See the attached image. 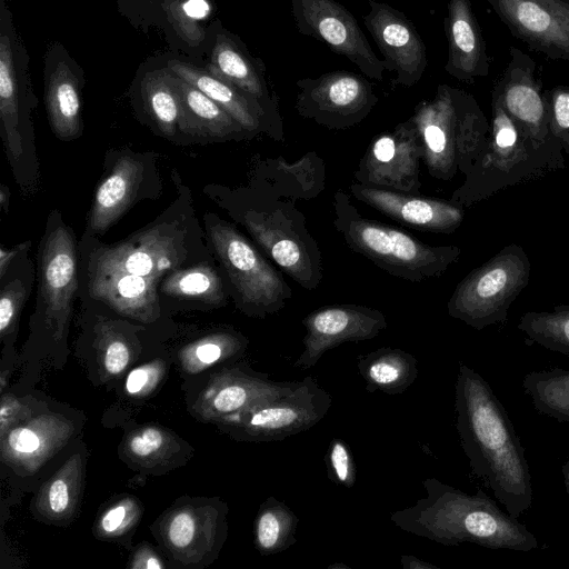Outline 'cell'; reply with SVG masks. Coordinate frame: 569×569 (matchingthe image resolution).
<instances>
[{"label":"cell","instance_id":"cell-49","mask_svg":"<svg viewBox=\"0 0 569 569\" xmlns=\"http://www.w3.org/2000/svg\"><path fill=\"white\" fill-rule=\"evenodd\" d=\"M9 197H10L9 189L4 184H1V187H0V207H1L2 211L8 210Z\"/></svg>","mask_w":569,"mask_h":569},{"label":"cell","instance_id":"cell-42","mask_svg":"<svg viewBox=\"0 0 569 569\" xmlns=\"http://www.w3.org/2000/svg\"><path fill=\"white\" fill-rule=\"evenodd\" d=\"M328 478L345 488H352L356 482V467L348 445L335 438L330 441L326 456Z\"/></svg>","mask_w":569,"mask_h":569},{"label":"cell","instance_id":"cell-12","mask_svg":"<svg viewBox=\"0 0 569 569\" xmlns=\"http://www.w3.org/2000/svg\"><path fill=\"white\" fill-rule=\"evenodd\" d=\"M226 530L224 506L186 503L163 515L157 537L174 561L197 567L216 557Z\"/></svg>","mask_w":569,"mask_h":569},{"label":"cell","instance_id":"cell-32","mask_svg":"<svg viewBox=\"0 0 569 569\" xmlns=\"http://www.w3.org/2000/svg\"><path fill=\"white\" fill-rule=\"evenodd\" d=\"M140 76L139 93L148 114L164 136L173 137L181 116L176 76L166 63Z\"/></svg>","mask_w":569,"mask_h":569},{"label":"cell","instance_id":"cell-36","mask_svg":"<svg viewBox=\"0 0 569 569\" xmlns=\"http://www.w3.org/2000/svg\"><path fill=\"white\" fill-rule=\"evenodd\" d=\"M247 339L233 331H219L184 346L178 355L181 369L199 373L207 368L243 353Z\"/></svg>","mask_w":569,"mask_h":569},{"label":"cell","instance_id":"cell-52","mask_svg":"<svg viewBox=\"0 0 569 569\" xmlns=\"http://www.w3.org/2000/svg\"><path fill=\"white\" fill-rule=\"evenodd\" d=\"M149 1H151V0H149ZM159 1H164V0H158V2H159ZM181 1H184V0H181Z\"/></svg>","mask_w":569,"mask_h":569},{"label":"cell","instance_id":"cell-2","mask_svg":"<svg viewBox=\"0 0 569 569\" xmlns=\"http://www.w3.org/2000/svg\"><path fill=\"white\" fill-rule=\"evenodd\" d=\"M427 496L397 510L390 520L403 531L445 546L471 542L489 549L529 552L535 535L482 490L468 495L436 478L422 482Z\"/></svg>","mask_w":569,"mask_h":569},{"label":"cell","instance_id":"cell-27","mask_svg":"<svg viewBox=\"0 0 569 569\" xmlns=\"http://www.w3.org/2000/svg\"><path fill=\"white\" fill-rule=\"evenodd\" d=\"M159 279L94 269L90 277V292L120 315L149 323L159 316L156 289Z\"/></svg>","mask_w":569,"mask_h":569},{"label":"cell","instance_id":"cell-7","mask_svg":"<svg viewBox=\"0 0 569 569\" xmlns=\"http://www.w3.org/2000/svg\"><path fill=\"white\" fill-rule=\"evenodd\" d=\"M30 80L27 47L6 0H0V131L17 180L33 142L30 116L37 98Z\"/></svg>","mask_w":569,"mask_h":569},{"label":"cell","instance_id":"cell-24","mask_svg":"<svg viewBox=\"0 0 569 569\" xmlns=\"http://www.w3.org/2000/svg\"><path fill=\"white\" fill-rule=\"evenodd\" d=\"M445 31L448 41L445 71L467 83L487 77L490 61L470 0L448 1Z\"/></svg>","mask_w":569,"mask_h":569},{"label":"cell","instance_id":"cell-51","mask_svg":"<svg viewBox=\"0 0 569 569\" xmlns=\"http://www.w3.org/2000/svg\"><path fill=\"white\" fill-rule=\"evenodd\" d=\"M332 568L333 569H342V568L349 569V567L347 565L342 563V562H338V563H333V565L328 566V569H332Z\"/></svg>","mask_w":569,"mask_h":569},{"label":"cell","instance_id":"cell-30","mask_svg":"<svg viewBox=\"0 0 569 569\" xmlns=\"http://www.w3.org/2000/svg\"><path fill=\"white\" fill-rule=\"evenodd\" d=\"M176 83L181 102V131L211 138H229L246 131L231 114L194 86L177 76Z\"/></svg>","mask_w":569,"mask_h":569},{"label":"cell","instance_id":"cell-18","mask_svg":"<svg viewBox=\"0 0 569 569\" xmlns=\"http://www.w3.org/2000/svg\"><path fill=\"white\" fill-rule=\"evenodd\" d=\"M77 286L73 236L61 224L50 229L40 251V293L57 340L66 335Z\"/></svg>","mask_w":569,"mask_h":569},{"label":"cell","instance_id":"cell-14","mask_svg":"<svg viewBox=\"0 0 569 569\" xmlns=\"http://www.w3.org/2000/svg\"><path fill=\"white\" fill-rule=\"evenodd\" d=\"M515 37L552 60H569V0H487Z\"/></svg>","mask_w":569,"mask_h":569},{"label":"cell","instance_id":"cell-20","mask_svg":"<svg viewBox=\"0 0 569 569\" xmlns=\"http://www.w3.org/2000/svg\"><path fill=\"white\" fill-rule=\"evenodd\" d=\"M74 426L56 412L32 416L0 437L1 460L16 473L37 472L70 440Z\"/></svg>","mask_w":569,"mask_h":569},{"label":"cell","instance_id":"cell-46","mask_svg":"<svg viewBox=\"0 0 569 569\" xmlns=\"http://www.w3.org/2000/svg\"><path fill=\"white\" fill-rule=\"evenodd\" d=\"M128 567L131 569H163L166 565L151 546L141 543L132 552Z\"/></svg>","mask_w":569,"mask_h":569},{"label":"cell","instance_id":"cell-28","mask_svg":"<svg viewBox=\"0 0 569 569\" xmlns=\"http://www.w3.org/2000/svg\"><path fill=\"white\" fill-rule=\"evenodd\" d=\"M86 458L78 452L69 457L34 497V515L53 525L69 523L78 510L84 485Z\"/></svg>","mask_w":569,"mask_h":569},{"label":"cell","instance_id":"cell-5","mask_svg":"<svg viewBox=\"0 0 569 569\" xmlns=\"http://www.w3.org/2000/svg\"><path fill=\"white\" fill-rule=\"evenodd\" d=\"M335 226L348 246L387 272L409 280L439 277L460 256L457 246H428L406 232L366 219L341 192L335 196Z\"/></svg>","mask_w":569,"mask_h":569},{"label":"cell","instance_id":"cell-48","mask_svg":"<svg viewBox=\"0 0 569 569\" xmlns=\"http://www.w3.org/2000/svg\"><path fill=\"white\" fill-rule=\"evenodd\" d=\"M400 562L403 569H439V567L426 560L409 555H402Z\"/></svg>","mask_w":569,"mask_h":569},{"label":"cell","instance_id":"cell-15","mask_svg":"<svg viewBox=\"0 0 569 569\" xmlns=\"http://www.w3.org/2000/svg\"><path fill=\"white\" fill-rule=\"evenodd\" d=\"M299 381H272L266 375L242 367L223 368L212 375L191 410L203 421L221 418L268 403L290 393Z\"/></svg>","mask_w":569,"mask_h":569},{"label":"cell","instance_id":"cell-3","mask_svg":"<svg viewBox=\"0 0 569 569\" xmlns=\"http://www.w3.org/2000/svg\"><path fill=\"white\" fill-rule=\"evenodd\" d=\"M492 126L488 139L466 183L453 199L467 204L486 199L502 189L536 180L565 167L560 143L553 139L538 142L507 113L492 93Z\"/></svg>","mask_w":569,"mask_h":569},{"label":"cell","instance_id":"cell-39","mask_svg":"<svg viewBox=\"0 0 569 569\" xmlns=\"http://www.w3.org/2000/svg\"><path fill=\"white\" fill-rule=\"evenodd\" d=\"M143 508L130 495L112 500L98 515L93 532L101 540H113L129 533L140 521Z\"/></svg>","mask_w":569,"mask_h":569},{"label":"cell","instance_id":"cell-26","mask_svg":"<svg viewBox=\"0 0 569 569\" xmlns=\"http://www.w3.org/2000/svg\"><path fill=\"white\" fill-rule=\"evenodd\" d=\"M178 263L176 239L154 229L131 241L107 248L98 254L94 269L160 278Z\"/></svg>","mask_w":569,"mask_h":569},{"label":"cell","instance_id":"cell-35","mask_svg":"<svg viewBox=\"0 0 569 569\" xmlns=\"http://www.w3.org/2000/svg\"><path fill=\"white\" fill-rule=\"evenodd\" d=\"M522 388L535 409L559 422H569V369L531 371Z\"/></svg>","mask_w":569,"mask_h":569},{"label":"cell","instance_id":"cell-9","mask_svg":"<svg viewBox=\"0 0 569 569\" xmlns=\"http://www.w3.org/2000/svg\"><path fill=\"white\" fill-rule=\"evenodd\" d=\"M209 232L243 310L263 318L282 309L291 297L282 276L232 227L216 223Z\"/></svg>","mask_w":569,"mask_h":569},{"label":"cell","instance_id":"cell-21","mask_svg":"<svg viewBox=\"0 0 569 569\" xmlns=\"http://www.w3.org/2000/svg\"><path fill=\"white\" fill-rule=\"evenodd\" d=\"M209 62L204 67L258 99L268 113L281 122L277 96L270 89L263 61L250 53L246 43L219 22L210 29Z\"/></svg>","mask_w":569,"mask_h":569},{"label":"cell","instance_id":"cell-29","mask_svg":"<svg viewBox=\"0 0 569 569\" xmlns=\"http://www.w3.org/2000/svg\"><path fill=\"white\" fill-rule=\"evenodd\" d=\"M141 163L128 156L114 163L111 172L97 188L89 227L94 232H104L131 203L141 177Z\"/></svg>","mask_w":569,"mask_h":569},{"label":"cell","instance_id":"cell-23","mask_svg":"<svg viewBox=\"0 0 569 569\" xmlns=\"http://www.w3.org/2000/svg\"><path fill=\"white\" fill-rule=\"evenodd\" d=\"M164 63L177 77L191 83L222 107L246 131L281 133V122L274 120L253 96L190 61L171 58Z\"/></svg>","mask_w":569,"mask_h":569},{"label":"cell","instance_id":"cell-31","mask_svg":"<svg viewBox=\"0 0 569 569\" xmlns=\"http://www.w3.org/2000/svg\"><path fill=\"white\" fill-rule=\"evenodd\" d=\"M357 367L368 392L387 395L405 392L417 379V359L397 348L383 347L359 356Z\"/></svg>","mask_w":569,"mask_h":569},{"label":"cell","instance_id":"cell-10","mask_svg":"<svg viewBox=\"0 0 569 569\" xmlns=\"http://www.w3.org/2000/svg\"><path fill=\"white\" fill-rule=\"evenodd\" d=\"M296 110L328 128H347L365 119L378 102L362 76L337 70L297 81Z\"/></svg>","mask_w":569,"mask_h":569},{"label":"cell","instance_id":"cell-6","mask_svg":"<svg viewBox=\"0 0 569 569\" xmlns=\"http://www.w3.org/2000/svg\"><path fill=\"white\" fill-rule=\"evenodd\" d=\"M530 269L521 246L503 247L458 283L448 301V313L477 330L505 323L511 303L528 286Z\"/></svg>","mask_w":569,"mask_h":569},{"label":"cell","instance_id":"cell-40","mask_svg":"<svg viewBox=\"0 0 569 569\" xmlns=\"http://www.w3.org/2000/svg\"><path fill=\"white\" fill-rule=\"evenodd\" d=\"M96 345L102 375L108 379L120 376L132 360L130 341L111 322L97 326Z\"/></svg>","mask_w":569,"mask_h":569},{"label":"cell","instance_id":"cell-45","mask_svg":"<svg viewBox=\"0 0 569 569\" xmlns=\"http://www.w3.org/2000/svg\"><path fill=\"white\" fill-rule=\"evenodd\" d=\"M32 416L29 403L12 393H3L0 403V437Z\"/></svg>","mask_w":569,"mask_h":569},{"label":"cell","instance_id":"cell-19","mask_svg":"<svg viewBox=\"0 0 569 569\" xmlns=\"http://www.w3.org/2000/svg\"><path fill=\"white\" fill-rule=\"evenodd\" d=\"M84 73L59 41H52L43 58V100L53 133L72 140L82 131Z\"/></svg>","mask_w":569,"mask_h":569},{"label":"cell","instance_id":"cell-13","mask_svg":"<svg viewBox=\"0 0 569 569\" xmlns=\"http://www.w3.org/2000/svg\"><path fill=\"white\" fill-rule=\"evenodd\" d=\"M362 20L382 54L387 71L396 72L393 86L417 84L427 68L426 44L411 20L386 2L367 0Z\"/></svg>","mask_w":569,"mask_h":569},{"label":"cell","instance_id":"cell-16","mask_svg":"<svg viewBox=\"0 0 569 569\" xmlns=\"http://www.w3.org/2000/svg\"><path fill=\"white\" fill-rule=\"evenodd\" d=\"M509 56L492 93L529 137L538 142L553 140L546 90L542 89L536 61L517 47L509 48Z\"/></svg>","mask_w":569,"mask_h":569},{"label":"cell","instance_id":"cell-43","mask_svg":"<svg viewBox=\"0 0 569 569\" xmlns=\"http://www.w3.org/2000/svg\"><path fill=\"white\" fill-rule=\"evenodd\" d=\"M27 299V287L19 280L8 282L0 293V337L4 339L14 329Z\"/></svg>","mask_w":569,"mask_h":569},{"label":"cell","instance_id":"cell-37","mask_svg":"<svg viewBox=\"0 0 569 569\" xmlns=\"http://www.w3.org/2000/svg\"><path fill=\"white\" fill-rule=\"evenodd\" d=\"M518 329L538 345L569 356V306L559 305L552 311H528Z\"/></svg>","mask_w":569,"mask_h":569},{"label":"cell","instance_id":"cell-25","mask_svg":"<svg viewBox=\"0 0 569 569\" xmlns=\"http://www.w3.org/2000/svg\"><path fill=\"white\" fill-rule=\"evenodd\" d=\"M248 231L271 259L302 287L312 289L320 279L318 262L293 227L266 213L250 211L244 217Z\"/></svg>","mask_w":569,"mask_h":569},{"label":"cell","instance_id":"cell-11","mask_svg":"<svg viewBox=\"0 0 569 569\" xmlns=\"http://www.w3.org/2000/svg\"><path fill=\"white\" fill-rule=\"evenodd\" d=\"M299 33L326 43L345 56L369 79L382 80L386 71L353 14L336 0H291Z\"/></svg>","mask_w":569,"mask_h":569},{"label":"cell","instance_id":"cell-47","mask_svg":"<svg viewBox=\"0 0 569 569\" xmlns=\"http://www.w3.org/2000/svg\"><path fill=\"white\" fill-rule=\"evenodd\" d=\"M30 246V241H26L17 244L13 248L2 247L0 250V278L2 279L9 268L12 260L21 252L27 250Z\"/></svg>","mask_w":569,"mask_h":569},{"label":"cell","instance_id":"cell-44","mask_svg":"<svg viewBox=\"0 0 569 569\" xmlns=\"http://www.w3.org/2000/svg\"><path fill=\"white\" fill-rule=\"evenodd\" d=\"M166 373V363L156 359L132 369L126 379V392L132 397L150 395Z\"/></svg>","mask_w":569,"mask_h":569},{"label":"cell","instance_id":"cell-33","mask_svg":"<svg viewBox=\"0 0 569 569\" xmlns=\"http://www.w3.org/2000/svg\"><path fill=\"white\" fill-rule=\"evenodd\" d=\"M181 440L169 430L141 426L126 436L122 442L124 459L141 470H156L176 462Z\"/></svg>","mask_w":569,"mask_h":569},{"label":"cell","instance_id":"cell-17","mask_svg":"<svg viewBox=\"0 0 569 569\" xmlns=\"http://www.w3.org/2000/svg\"><path fill=\"white\" fill-rule=\"evenodd\" d=\"M306 328L303 350L296 368L310 369L323 353L347 341H361L376 337L387 327L379 310L356 305L329 306L317 309L303 318Z\"/></svg>","mask_w":569,"mask_h":569},{"label":"cell","instance_id":"cell-34","mask_svg":"<svg viewBox=\"0 0 569 569\" xmlns=\"http://www.w3.org/2000/svg\"><path fill=\"white\" fill-rule=\"evenodd\" d=\"M299 519L282 501L269 497L261 503L254 521V545L262 556L279 553L297 542Z\"/></svg>","mask_w":569,"mask_h":569},{"label":"cell","instance_id":"cell-1","mask_svg":"<svg viewBox=\"0 0 569 569\" xmlns=\"http://www.w3.org/2000/svg\"><path fill=\"white\" fill-rule=\"evenodd\" d=\"M455 409L456 428L472 475L518 518L532 505L525 448L489 383L465 363L459 366L455 385Z\"/></svg>","mask_w":569,"mask_h":569},{"label":"cell","instance_id":"cell-22","mask_svg":"<svg viewBox=\"0 0 569 569\" xmlns=\"http://www.w3.org/2000/svg\"><path fill=\"white\" fill-rule=\"evenodd\" d=\"M350 191L377 211L418 229L451 233L463 220L462 207L456 201L416 197L363 183L351 184Z\"/></svg>","mask_w":569,"mask_h":569},{"label":"cell","instance_id":"cell-38","mask_svg":"<svg viewBox=\"0 0 569 569\" xmlns=\"http://www.w3.org/2000/svg\"><path fill=\"white\" fill-rule=\"evenodd\" d=\"M162 291L171 297L194 299L213 305L224 301L221 280L216 270L207 266L173 271L163 281Z\"/></svg>","mask_w":569,"mask_h":569},{"label":"cell","instance_id":"cell-41","mask_svg":"<svg viewBox=\"0 0 569 569\" xmlns=\"http://www.w3.org/2000/svg\"><path fill=\"white\" fill-rule=\"evenodd\" d=\"M549 106L550 131L569 156V84L546 90Z\"/></svg>","mask_w":569,"mask_h":569},{"label":"cell","instance_id":"cell-4","mask_svg":"<svg viewBox=\"0 0 569 569\" xmlns=\"http://www.w3.org/2000/svg\"><path fill=\"white\" fill-rule=\"evenodd\" d=\"M411 120L430 172L442 179L455 176L458 168L468 173L490 133L476 99L448 84H439L432 99L421 101Z\"/></svg>","mask_w":569,"mask_h":569},{"label":"cell","instance_id":"cell-8","mask_svg":"<svg viewBox=\"0 0 569 569\" xmlns=\"http://www.w3.org/2000/svg\"><path fill=\"white\" fill-rule=\"evenodd\" d=\"M332 406L317 379L306 377L288 395L264 405L226 416L216 423L238 440L278 441L318 423Z\"/></svg>","mask_w":569,"mask_h":569},{"label":"cell","instance_id":"cell-50","mask_svg":"<svg viewBox=\"0 0 569 569\" xmlns=\"http://www.w3.org/2000/svg\"><path fill=\"white\" fill-rule=\"evenodd\" d=\"M561 473L566 486L567 493L569 495V461L561 466Z\"/></svg>","mask_w":569,"mask_h":569}]
</instances>
